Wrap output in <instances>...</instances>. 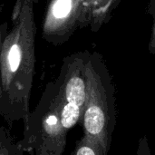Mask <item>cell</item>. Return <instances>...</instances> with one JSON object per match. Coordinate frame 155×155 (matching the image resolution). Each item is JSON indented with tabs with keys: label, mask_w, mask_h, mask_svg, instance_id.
<instances>
[{
	"label": "cell",
	"mask_w": 155,
	"mask_h": 155,
	"mask_svg": "<svg viewBox=\"0 0 155 155\" xmlns=\"http://www.w3.org/2000/svg\"><path fill=\"white\" fill-rule=\"evenodd\" d=\"M67 132L61 122V102L55 82L46 85L35 109L24 120V137L18 143L34 155H63Z\"/></svg>",
	"instance_id": "obj_2"
},
{
	"label": "cell",
	"mask_w": 155,
	"mask_h": 155,
	"mask_svg": "<svg viewBox=\"0 0 155 155\" xmlns=\"http://www.w3.org/2000/svg\"><path fill=\"white\" fill-rule=\"evenodd\" d=\"M76 64L66 63L55 81L61 102V122L67 133L82 120L86 98L84 73Z\"/></svg>",
	"instance_id": "obj_4"
},
{
	"label": "cell",
	"mask_w": 155,
	"mask_h": 155,
	"mask_svg": "<svg viewBox=\"0 0 155 155\" xmlns=\"http://www.w3.org/2000/svg\"><path fill=\"white\" fill-rule=\"evenodd\" d=\"M73 7L74 0L51 1L42 25V36L45 40L55 42V38L63 29V25L69 19Z\"/></svg>",
	"instance_id": "obj_5"
},
{
	"label": "cell",
	"mask_w": 155,
	"mask_h": 155,
	"mask_svg": "<svg viewBox=\"0 0 155 155\" xmlns=\"http://www.w3.org/2000/svg\"><path fill=\"white\" fill-rule=\"evenodd\" d=\"M8 31V23L7 22H3L0 24V54H1V48H2V44L3 41L7 34Z\"/></svg>",
	"instance_id": "obj_8"
},
{
	"label": "cell",
	"mask_w": 155,
	"mask_h": 155,
	"mask_svg": "<svg viewBox=\"0 0 155 155\" xmlns=\"http://www.w3.org/2000/svg\"><path fill=\"white\" fill-rule=\"evenodd\" d=\"M35 0H15L13 25L0 54V116L10 125L30 114V97L35 73L36 25Z\"/></svg>",
	"instance_id": "obj_1"
},
{
	"label": "cell",
	"mask_w": 155,
	"mask_h": 155,
	"mask_svg": "<svg viewBox=\"0 0 155 155\" xmlns=\"http://www.w3.org/2000/svg\"><path fill=\"white\" fill-rule=\"evenodd\" d=\"M86 98L82 116L84 135L99 142L107 151L115 127V98L110 84L85 69Z\"/></svg>",
	"instance_id": "obj_3"
},
{
	"label": "cell",
	"mask_w": 155,
	"mask_h": 155,
	"mask_svg": "<svg viewBox=\"0 0 155 155\" xmlns=\"http://www.w3.org/2000/svg\"><path fill=\"white\" fill-rule=\"evenodd\" d=\"M24 150L5 126H0V155H24Z\"/></svg>",
	"instance_id": "obj_7"
},
{
	"label": "cell",
	"mask_w": 155,
	"mask_h": 155,
	"mask_svg": "<svg viewBox=\"0 0 155 155\" xmlns=\"http://www.w3.org/2000/svg\"><path fill=\"white\" fill-rule=\"evenodd\" d=\"M73 155H108V151L99 142L83 135L77 142Z\"/></svg>",
	"instance_id": "obj_6"
}]
</instances>
